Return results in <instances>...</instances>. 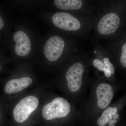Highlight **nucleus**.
<instances>
[{
  "mask_svg": "<svg viewBox=\"0 0 126 126\" xmlns=\"http://www.w3.org/2000/svg\"><path fill=\"white\" fill-rule=\"evenodd\" d=\"M104 74L106 75H108L111 74H114L115 72L114 67L112 63L110 62L109 59L108 58H105L104 59Z\"/></svg>",
  "mask_w": 126,
  "mask_h": 126,
  "instance_id": "f8f14e48",
  "label": "nucleus"
},
{
  "mask_svg": "<svg viewBox=\"0 0 126 126\" xmlns=\"http://www.w3.org/2000/svg\"><path fill=\"white\" fill-rule=\"evenodd\" d=\"M117 111V109L116 108H112L110 107L107 109L98 119V125L100 126H104L112 120L118 119L119 115L116 114Z\"/></svg>",
  "mask_w": 126,
  "mask_h": 126,
  "instance_id": "9d476101",
  "label": "nucleus"
},
{
  "mask_svg": "<svg viewBox=\"0 0 126 126\" xmlns=\"http://www.w3.org/2000/svg\"><path fill=\"white\" fill-rule=\"evenodd\" d=\"M55 25L61 29L68 31H75L81 27L79 21L72 15L65 12H58L52 17Z\"/></svg>",
  "mask_w": 126,
  "mask_h": 126,
  "instance_id": "20e7f679",
  "label": "nucleus"
},
{
  "mask_svg": "<svg viewBox=\"0 0 126 126\" xmlns=\"http://www.w3.org/2000/svg\"><path fill=\"white\" fill-rule=\"evenodd\" d=\"M38 105V99L36 97L30 96L24 98L14 108V119L19 123L24 122L29 118L32 113L36 110Z\"/></svg>",
  "mask_w": 126,
  "mask_h": 126,
  "instance_id": "f03ea898",
  "label": "nucleus"
},
{
  "mask_svg": "<svg viewBox=\"0 0 126 126\" xmlns=\"http://www.w3.org/2000/svg\"><path fill=\"white\" fill-rule=\"evenodd\" d=\"M0 70H1V67H0Z\"/></svg>",
  "mask_w": 126,
  "mask_h": 126,
  "instance_id": "dca6fc26",
  "label": "nucleus"
},
{
  "mask_svg": "<svg viewBox=\"0 0 126 126\" xmlns=\"http://www.w3.org/2000/svg\"><path fill=\"white\" fill-rule=\"evenodd\" d=\"M120 22L119 16L116 14L110 13L103 16L99 21L98 31L103 35L110 34L117 30Z\"/></svg>",
  "mask_w": 126,
  "mask_h": 126,
  "instance_id": "423d86ee",
  "label": "nucleus"
},
{
  "mask_svg": "<svg viewBox=\"0 0 126 126\" xmlns=\"http://www.w3.org/2000/svg\"><path fill=\"white\" fill-rule=\"evenodd\" d=\"M120 61L122 65L124 67L126 68V43L123 46L122 52Z\"/></svg>",
  "mask_w": 126,
  "mask_h": 126,
  "instance_id": "ddd939ff",
  "label": "nucleus"
},
{
  "mask_svg": "<svg viewBox=\"0 0 126 126\" xmlns=\"http://www.w3.org/2000/svg\"><path fill=\"white\" fill-rule=\"evenodd\" d=\"M5 25V22L0 15V31L4 27Z\"/></svg>",
  "mask_w": 126,
  "mask_h": 126,
  "instance_id": "2eb2a0df",
  "label": "nucleus"
},
{
  "mask_svg": "<svg viewBox=\"0 0 126 126\" xmlns=\"http://www.w3.org/2000/svg\"><path fill=\"white\" fill-rule=\"evenodd\" d=\"M64 47V42L63 39L59 36H52L45 45V55L49 61H56L61 56Z\"/></svg>",
  "mask_w": 126,
  "mask_h": 126,
  "instance_id": "7ed1b4c3",
  "label": "nucleus"
},
{
  "mask_svg": "<svg viewBox=\"0 0 126 126\" xmlns=\"http://www.w3.org/2000/svg\"><path fill=\"white\" fill-rule=\"evenodd\" d=\"M97 105L99 108H106L112 100L113 94L110 84L102 83L98 86L96 89Z\"/></svg>",
  "mask_w": 126,
  "mask_h": 126,
  "instance_id": "6e6552de",
  "label": "nucleus"
},
{
  "mask_svg": "<svg viewBox=\"0 0 126 126\" xmlns=\"http://www.w3.org/2000/svg\"><path fill=\"white\" fill-rule=\"evenodd\" d=\"M70 105L65 99L59 97L43 107L42 115L47 120L65 117L70 112Z\"/></svg>",
  "mask_w": 126,
  "mask_h": 126,
  "instance_id": "f257e3e1",
  "label": "nucleus"
},
{
  "mask_svg": "<svg viewBox=\"0 0 126 126\" xmlns=\"http://www.w3.org/2000/svg\"><path fill=\"white\" fill-rule=\"evenodd\" d=\"M13 39L16 43L15 47L16 54L22 57L29 54L31 50V43L26 34L23 31L16 32L14 34Z\"/></svg>",
  "mask_w": 126,
  "mask_h": 126,
  "instance_id": "0eeeda50",
  "label": "nucleus"
},
{
  "mask_svg": "<svg viewBox=\"0 0 126 126\" xmlns=\"http://www.w3.org/2000/svg\"><path fill=\"white\" fill-rule=\"evenodd\" d=\"M93 64L95 67L97 68L100 71H104V63L98 59H95L93 62Z\"/></svg>",
  "mask_w": 126,
  "mask_h": 126,
  "instance_id": "4468645a",
  "label": "nucleus"
},
{
  "mask_svg": "<svg viewBox=\"0 0 126 126\" xmlns=\"http://www.w3.org/2000/svg\"><path fill=\"white\" fill-rule=\"evenodd\" d=\"M32 82V79L29 77L11 79L6 84L5 92L7 94L19 92L29 87Z\"/></svg>",
  "mask_w": 126,
  "mask_h": 126,
  "instance_id": "1a4fd4ad",
  "label": "nucleus"
},
{
  "mask_svg": "<svg viewBox=\"0 0 126 126\" xmlns=\"http://www.w3.org/2000/svg\"><path fill=\"white\" fill-rule=\"evenodd\" d=\"M84 72V67L80 63L73 64L67 71L65 78L67 82L68 88L71 92H77L81 88Z\"/></svg>",
  "mask_w": 126,
  "mask_h": 126,
  "instance_id": "39448f33",
  "label": "nucleus"
},
{
  "mask_svg": "<svg viewBox=\"0 0 126 126\" xmlns=\"http://www.w3.org/2000/svg\"><path fill=\"white\" fill-rule=\"evenodd\" d=\"M54 1L59 9L67 10H79L83 5L82 1L80 0H55Z\"/></svg>",
  "mask_w": 126,
  "mask_h": 126,
  "instance_id": "9b49d317",
  "label": "nucleus"
}]
</instances>
